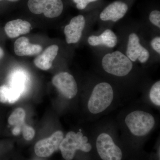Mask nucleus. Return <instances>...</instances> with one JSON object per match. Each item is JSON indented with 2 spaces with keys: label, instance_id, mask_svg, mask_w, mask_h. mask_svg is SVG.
<instances>
[{
  "label": "nucleus",
  "instance_id": "obj_16",
  "mask_svg": "<svg viewBox=\"0 0 160 160\" xmlns=\"http://www.w3.org/2000/svg\"><path fill=\"white\" fill-rule=\"evenodd\" d=\"M29 83L28 75L22 69H17L11 72L9 78V86L21 93L26 91Z\"/></svg>",
  "mask_w": 160,
  "mask_h": 160
},
{
  "label": "nucleus",
  "instance_id": "obj_13",
  "mask_svg": "<svg viewBox=\"0 0 160 160\" xmlns=\"http://www.w3.org/2000/svg\"><path fill=\"white\" fill-rule=\"evenodd\" d=\"M59 49L58 45L49 46L42 54L35 58L34 60L35 65L42 70H48L52 66V62L57 56Z\"/></svg>",
  "mask_w": 160,
  "mask_h": 160
},
{
  "label": "nucleus",
  "instance_id": "obj_14",
  "mask_svg": "<svg viewBox=\"0 0 160 160\" xmlns=\"http://www.w3.org/2000/svg\"><path fill=\"white\" fill-rule=\"evenodd\" d=\"M14 52L18 56H26L38 54L42 48L40 45L29 42L27 38L22 37L18 38L14 44Z\"/></svg>",
  "mask_w": 160,
  "mask_h": 160
},
{
  "label": "nucleus",
  "instance_id": "obj_1",
  "mask_svg": "<svg viewBox=\"0 0 160 160\" xmlns=\"http://www.w3.org/2000/svg\"><path fill=\"white\" fill-rule=\"evenodd\" d=\"M96 57L98 75L111 82L120 91L142 89L147 84L145 69L118 49Z\"/></svg>",
  "mask_w": 160,
  "mask_h": 160
},
{
  "label": "nucleus",
  "instance_id": "obj_20",
  "mask_svg": "<svg viewBox=\"0 0 160 160\" xmlns=\"http://www.w3.org/2000/svg\"><path fill=\"white\" fill-rule=\"evenodd\" d=\"M26 113L25 110L22 108L15 109L8 119V122L11 126H21L24 124Z\"/></svg>",
  "mask_w": 160,
  "mask_h": 160
},
{
  "label": "nucleus",
  "instance_id": "obj_4",
  "mask_svg": "<svg viewBox=\"0 0 160 160\" xmlns=\"http://www.w3.org/2000/svg\"><path fill=\"white\" fill-rule=\"evenodd\" d=\"M123 122L129 136L138 138L149 135L157 123L156 119L151 112L141 108L128 112Z\"/></svg>",
  "mask_w": 160,
  "mask_h": 160
},
{
  "label": "nucleus",
  "instance_id": "obj_23",
  "mask_svg": "<svg viewBox=\"0 0 160 160\" xmlns=\"http://www.w3.org/2000/svg\"><path fill=\"white\" fill-rule=\"evenodd\" d=\"M21 129V127H19V126H15L14 129L12 130V133L14 135H18L20 133Z\"/></svg>",
  "mask_w": 160,
  "mask_h": 160
},
{
  "label": "nucleus",
  "instance_id": "obj_22",
  "mask_svg": "<svg viewBox=\"0 0 160 160\" xmlns=\"http://www.w3.org/2000/svg\"><path fill=\"white\" fill-rule=\"evenodd\" d=\"M98 0H73L76 4V7L79 10L85 9L89 3L96 2Z\"/></svg>",
  "mask_w": 160,
  "mask_h": 160
},
{
  "label": "nucleus",
  "instance_id": "obj_15",
  "mask_svg": "<svg viewBox=\"0 0 160 160\" xmlns=\"http://www.w3.org/2000/svg\"><path fill=\"white\" fill-rule=\"evenodd\" d=\"M31 28L30 23L22 19L9 21L5 26V31L9 38H15L29 33Z\"/></svg>",
  "mask_w": 160,
  "mask_h": 160
},
{
  "label": "nucleus",
  "instance_id": "obj_24",
  "mask_svg": "<svg viewBox=\"0 0 160 160\" xmlns=\"http://www.w3.org/2000/svg\"><path fill=\"white\" fill-rule=\"evenodd\" d=\"M4 55V52L2 49L0 47V60L2 59Z\"/></svg>",
  "mask_w": 160,
  "mask_h": 160
},
{
  "label": "nucleus",
  "instance_id": "obj_9",
  "mask_svg": "<svg viewBox=\"0 0 160 160\" xmlns=\"http://www.w3.org/2000/svg\"><path fill=\"white\" fill-rule=\"evenodd\" d=\"M128 5L122 1H115L106 6L99 16V28H112L126 15Z\"/></svg>",
  "mask_w": 160,
  "mask_h": 160
},
{
  "label": "nucleus",
  "instance_id": "obj_7",
  "mask_svg": "<svg viewBox=\"0 0 160 160\" xmlns=\"http://www.w3.org/2000/svg\"><path fill=\"white\" fill-rule=\"evenodd\" d=\"M112 133L107 129L98 132L96 146L98 154L102 160H122V149L115 142Z\"/></svg>",
  "mask_w": 160,
  "mask_h": 160
},
{
  "label": "nucleus",
  "instance_id": "obj_6",
  "mask_svg": "<svg viewBox=\"0 0 160 160\" xmlns=\"http://www.w3.org/2000/svg\"><path fill=\"white\" fill-rule=\"evenodd\" d=\"M92 149L89 139L84 135L81 130L76 133L73 131L68 132L65 138H63L59 146L62 156L66 160L73 159L78 150L88 152Z\"/></svg>",
  "mask_w": 160,
  "mask_h": 160
},
{
  "label": "nucleus",
  "instance_id": "obj_2",
  "mask_svg": "<svg viewBox=\"0 0 160 160\" xmlns=\"http://www.w3.org/2000/svg\"><path fill=\"white\" fill-rule=\"evenodd\" d=\"M118 48L132 62L146 69L157 62L149 49L142 24L118 25Z\"/></svg>",
  "mask_w": 160,
  "mask_h": 160
},
{
  "label": "nucleus",
  "instance_id": "obj_17",
  "mask_svg": "<svg viewBox=\"0 0 160 160\" xmlns=\"http://www.w3.org/2000/svg\"><path fill=\"white\" fill-rule=\"evenodd\" d=\"M144 29L149 49L157 62H158L160 58V33L149 32L144 28Z\"/></svg>",
  "mask_w": 160,
  "mask_h": 160
},
{
  "label": "nucleus",
  "instance_id": "obj_10",
  "mask_svg": "<svg viewBox=\"0 0 160 160\" xmlns=\"http://www.w3.org/2000/svg\"><path fill=\"white\" fill-rule=\"evenodd\" d=\"M28 6L32 13H43L46 17L50 18L59 16L64 8L62 0H29Z\"/></svg>",
  "mask_w": 160,
  "mask_h": 160
},
{
  "label": "nucleus",
  "instance_id": "obj_12",
  "mask_svg": "<svg viewBox=\"0 0 160 160\" xmlns=\"http://www.w3.org/2000/svg\"><path fill=\"white\" fill-rule=\"evenodd\" d=\"M63 138L62 132L59 130L55 132L49 137L40 140L35 146L36 154L40 157L50 156L54 152L59 149L60 144Z\"/></svg>",
  "mask_w": 160,
  "mask_h": 160
},
{
  "label": "nucleus",
  "instance_id": "obj_5",
  "mask_svg": "<svg viewBox=\"0 0 160 160\" xmlns=\"http://www.w3.org/2000/svg\"><path fill=\"white\" fill-rule=\"evenodd\" d=\"M86 42L97 56L113 51L118 46V38L112 28H99L97 31L89 32Z\"/></svg>",
  "mask_w": 160,
  "mask_h": 160
},
{
  "label": "nucleus",
  "instance_id": "obj_18",
  "mask_svg": "<svg viewBox=\"0 0 160 160\" xmlns=\"http://www.w3.org/2000/svg\"><path fill=\"white\" fill-rule=\"evenodd\" d=\"M21 94L9 86H0V102L13 104L18 100Z\"/></svg>",
  "mask_w": 160,
  "mask_h": 160
},
{
  "label": "nucleus",
  "instance_id": "obj_11",
  "mask_svg": "<svg viewBox=\"0 0 160 160\" xmlns=\"http://www.w3.org/2000/svg\"><path fill=\"white\" fill-rule=\"evenodd\" d=\"M52 83L58 91L64 97L72 99L76 96L78 92L77 81L73 76L67 72H62L52 78Z\"/></svg>",
  "mask_w": 160,
  "mask_h": 160
},
{
  "label": "nucleus",
  "instance_id": "obj_19",
  "mask_svg": "<svg viewBox=\"0 0 160 160\" xmlns=\"http://www.w3.org/2000/svg\"><path fill=\"white\" fill-rule=\"evenodd\" d=\"M148 97L152 104L156 107L160 106V81L152 83L148 89Z\"/></svg>",
  "mask_w": 160,
  "mask_h": 160
},
{
  "label": "nucleus",
  "instance_id": "obj_8",
  "mask_svg": "<svg viewBox=\"0 0 160 160\" xmlns=\"http://www.w3.org/2000/svg\"><path fill=\"white\" fill-rule=\"evenodd\" d=\"M92 21L88 22L86 17L82 15L74 17L70 20L69 24L65 26L64 34L66 43L74 44L79 42L85 32L92 31L95 24Z\"/></svg>",
  "mask_w": 160,
  "mask_h": 160
},
{
  "label": "nucleus",
  "instance_id": "obj_21",
  "mask_svg": "<svg viewBox=\"0 0 160 160\" xmlns=\"http://www.w3.org/2000/svg\"><path fill=\"white\" fill-rule=\"evenodd\" d=\"M22 133L25 139L27 141H30L34 138L35 132L34 129L31 126L24 125L22 128Z\"/></svg>",
  "mask_w": 160,
  "mask_h": 160
},
{
  "label": "nucleus",
  "instance_id": "obj_3",
  "mask_svg": "<svg viewBox=\"0 0 160 160\" xmlns=\"http://www.w3.org/2000/svg\"><path fill=\"white\" fill-rule=\"evenodd\" d=\"M120 92L111 82L100 76L90 78L86 107L92 116L104 114L113 105Z\"/></svg>",
  "mask_w": 160,
  "mask_h": 160
},
{
  "label": "nucleus",
  "instance_id": "obj_25",
  "mask_svg": "<svg viewBox=\"0 0 160 160\" xmlns=\"http://www.w3.org/2000/svg\"><path fill=\"white\" fill-rule=\"evenodd\" d=\"M2 1H3V0H0V2ZM7 1H9V2H17V1H19V0H7Z\"/></svg>",
  "mask_w": 160,
  "mask_h": 160
}]
</instances>
